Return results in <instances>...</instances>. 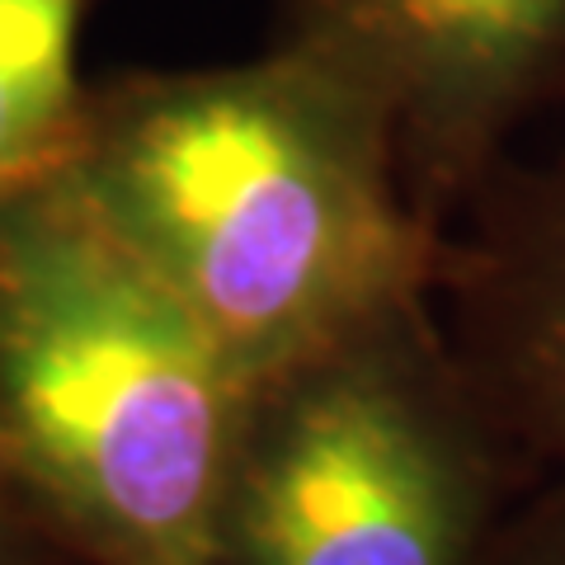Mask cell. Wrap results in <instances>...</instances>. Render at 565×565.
Returning <instances> with one entry per match:
<instances>
[{"label": "cell", "mask_w": 565, "mask_h": 565, "mask_svg": "<svg viewBox=\"0 0 565 565\" xmlns=\"http://www.w3.org/2000/svg\"><path fill=\"white\" fill-rule=\"evenodd\" d=\"M434 307L462 353L523 386L565 429V156L504 161L444 236Z\"/></svg>", "instance_id": "obj_5"}, {"label": "cell", "mask_w": 565, "mask_h": 565, "mask_svg": "<svg viewBox=\"0 0 565 565\" xmlns=\"http://www.w3.org/2000/svg\"><path fill=\"white\" fill-rule=\"evenodd\" d=\"M66 180L250 377L434 292L444 264L373 99L288 43L90 81Z\"/></svg>", "instance_id": "obj_1"}, {"label": "cell", "mask_w": 565, "mask_h": 565, "mask_svg": "<svg viewBox=\"0 0 565 565\" xmlns=\"http://www.w3.org/2000/svg\"><path fill=\"white\" fill-rule=\"evenodd\" d=\"M274 43L373 99L405 199L438 236L565 90V0H274Z\"/></svg>", "instance_id": "obj_4"}, {"label": "cell", "mask_w": 565, "mask_h": 565, "mask_svg": "<svg viewBox=\"0 0 565 565\" xmlns=\"http://www.w3.org/2000/svg\"><path fill=\"white\" fill-rule=\"evenodd\" d=\"M99 0H0V207L66 174L90 81L81 39Z\"/></svg>", "instance_id": "obj_6"}, {"label": "cell", "mask_w": 565, "mask_h": 565, "mask_svg": "<svg viewBox=\"0 0 565 565\" xmlns=\"http://www.w3.org/2000/svg\"><path fill=\"white\" fill-rule=\"evenodd\" d=\"M0 565H66L52 552V542L39 533V523L29 519L6 467H0Z\"/></svg>", "instance_id": "obj_7"}, {"label": "cell", "mask_w": 565, "mask_h": 565, "mask_svg": "<svg viewBox=\"0 0 565 565\" xmlns=\"http://www.w3.org/2000/svg\"><path fill=\"white\" fill-rule=\"evenodd\" d=\"M250 386L66 174L0 207V467L66 565H217Z\"/></svg>", "instance_id": "obj_2"}, {"label": "cell", "mask_w": 565, "mask_h": 565, "mask_svg": "<svg viewBox=\"0 0 565 565\" xmlns=\"http://www.w3.org/2000/svg\"><path fill=\"white\" fill-rule=\"evenodd\" d=\"M434 292L255 377L217 565H462L471 481Z\"/></svg>", "instance_id": "obj_3"}]
</instances>
